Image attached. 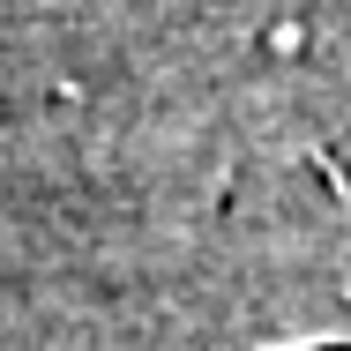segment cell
<instances>
[{"mask_svg": "<svg viewBox=\"0 0 351 351\" xmlns=\"http://www.w3.org/2000/svg\"><path fill=\"white\" fill-rule=\"evenodd\" d=\"M299 45H306V23H277V30H269V53H284V60H291Z\"/></svg>", "mask_w": 351, "mask_h": 351, "instance_id": "1", "label": "cell"}]
</instances>
